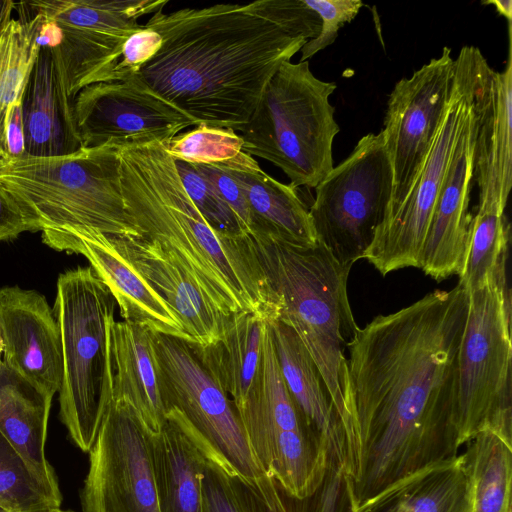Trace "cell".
Returning <instances> with one entry per match:
<instances>
[{
    "instance_id": "cell-1",
    "label": "cell",
    "mask_w": 512,
    "mask_h": 512,
    "mask_svg": "<svg viewBox=\"0 0 512 512\" xmlns=\"http://www.w3.org/2000/svg\"><path fill=\"white\" fill-rule=\"evenodd\" d=\"M458 283L378 315L346 342L345 470L358 505L458 455V352L468 312Z\"/></svg>"
},
{
    "instance_id": "cell-2",
    "label": "cell",
    "mask_w": 512,
    "mask_h": 512,
    "mask_svg": "<svg viewBox=\"0 0 512 512\" xmlns=\"http://www.w3.org/2000/svg\"><path fill=\"white\" fill-rule=\"evenodd\" d=\"M146 25L162 44L135 76L195 127L236 132L277 69L308 41L238 4L160 10Z\"/></svg>"
},
{
    "instance_id": "cell-3",
    "label": "cell",
    "mask_w": 512,
    "mask_h": 512,
    "mask_svg": "<svg viewBox=\"0 0 512 512\" xmlns=\"http://www.w3.org/2000/svg\"><path fill=\"white\" fill-rule=\"evenodd\" d=\"M126 209L143 237L168 251L225 316L276 320L274 297L250 235L216 231L187 195L162 143L120 147Z\"/></svg>"
},
{
    "instance_id": "cell-4",
    "label": "cell",
    "mask_w": 512,
    "mask_h": 512,
    "mask_svg": "<svg viewBox=\"0 0 512 512\" xmlns=\"http://www.w3.org/2000/svg\"><path fill=\"white\" fill-rule=\"evenodd\" d=\"M251 238L279 304L277 319L290 326L307 349L344 429L343 346L358 328L347 295L351 267L340 264L319 242L305 245L271 233Z\"/></svg>"
},
{
    "instance_id": "cell-5",
    "label": "cell",
    "mask_w": 512,
    "mask_h": 512,
    "mask_svg": "<svg viewBox=\"0 0 512 512\" xmlns=\"http://www.w3.org/2000/svg\"><path fill=\"white\" fill-rule=\"evenodd\" d=\"M0 184L16 201L31 232L88 228L139 238L121 183L120 147H81L62 156L32 157L0 166Z\"/></svg>"
},
{
    "instance_id": "cell-6",
    "label": "cell",
    "mask_w": 512,
    "mask_h": 512,
    "mask_svg": "<svg viewBox=\"0 0 512 512\" xmlns=\"http://www.w3.org/2000/svg\"><path fill=\"white\" fill-rule=\"evenodd\" d=\"M116 301L91 266L60 274L53 312L62 347L60 420L88 453L112 398L109 326Z\"/></svg>"
},
{
    "instance_id": "cell-7",
    "label": "cell",
    "mask_w": 512,
    "mask_h": 512,
    "mask_svg": "<svg viewBox=\"0 0 512 512\" xmlns=\"http://www.w3.org/2000/svg\"><path fill=\"white\" fill-rule=\"evenodd\" d=\"M336 88L317 78L308 61L283 63L239 131L243 151L280 168L296 188H315L334 167L340 127L329 98Z\"/></svg>"
},
{
    "instance_id": "cell-8",
    "label": "cell",
    "mask_w": 512,
    "mask_h": 512,
    "mask_svg": "<svg viewBox=\"0 0 512 512\" xmlns=\"http://www.w3.org/2000/svg\"><path fill=\"white\" fill-rule=\"evenodd\" d=\"M166 418L173 420L205 459L249 485L271 508L283 488L257 461L238 412L195 356L188 342L151 332Z\"/></svg>"
},
{
    "instance_id": "cell-9",
    "label": "cell",
    "mask_w": 512,
    "mask_h": 512,
    "mask_svg": "<svg viewBox=\"0 0 512 512\" xmlns=\"http://www.w3.org/2000/svg\"><path fill=\"white\" fill-rule=\"evenodd\" d=\"M458 352L456 429L462 446L491 431L512 446L511 294L506 268L468 292Z\"/></svg>"
},
{
    "instance_id": "cell-10",
    "label": "cell",
    "mask_w": 512,
    "mask_h": 512,
    "mask_svg": "<svg viewBox=\"0 0 512 512\" xmlns=\"http://www.w3.org/2000/svg\"><path fill=\"white\" fill-rule=\"evenodd\" d=\"M237 412L263 470L290 495L311 496L323 480L329 457L286 387L268 321L255 381Z\"/></svg>"
},
{
    "instance_id": "cell-11",
    "label": "cell",
    "mask_w": 512,
    "mask_h": 512,
    "mask_svg": "<svg viewBox=\"0 0 512 512\" xmlns=\"http://www.w3.org/2000/svg\"><path fill=\"white\" fill-rule=\"evenodd\" d=\"M393 190L383 134L368 133L315 187L309 214L317 242L340 264L352 267L384 223Z\"/></svg>"
},
{
    "instance_id": "cell-12",
    "label": "cell",
    "mask_w": 512,
    "mask_h": 512,
    "mask_svg": "<svg viewBox=\"0 0 512 512\" xmlns=\"http://www.w3.org/2000/svg\"><path fill=\"white\" fill-rule=\"evenodd\" d=\"M476 49L465 45L454 59L451 96L429 153L405 199L378 229L363 257L383 276L420 266L432 212L472 105Z\"/></svg>"
},
{
    "instance_id": "cell-13",
    "label": "cell",
    "mask_w": 512,
    "mask_h": 512,
    "mask_svg": "<svg viewBox=\"0 0 512 512\" xmlns=\"http://www.w3.org/2000/svg\"><path fill=\"white\" fill-rule=\"evenodd\" d=\"M88 453L82 512H159L150 434L127 403L110 401Z\"/></svg>"
},
{
    "instance_id": "cell-14",
    "label": "cell",
    "mask_w": 512,
    "mask_h": 512,
    "mask_svg": "<svg viewBox=\"0 0 512 512\" xmlns=\"http://www.w3.org/2000/svg\"><path fill=\"white\" fill-rule=\"evenodd\" d=\"M453 78L454 59L451 49L444 47L439 57L400 79L389 95L381 130L394 178L387 217L405 199L429 153L451 96Z\"/></svg>"
},
{
    "instance_id": "cell-15",
    "label": "cell",
    "mask_w": 512,
    "mask_h": 512,
    "mask_svg": "<svg viewBox=\"0 0 512 512\" xmlns=\"http://www.w3.org/2000/svg\"><path fill=\"white\" fill-rule=\"evenodd\" d=\"M75 118L82 147L165 144L195 126L135 75L82 88L75 97Z\"/></svg>"
},
{
    "instance_id": "cell-16",
    "label": "cell",
    "mask_w": 512,
    "mask_h": 512,
    "mask_svg": "<svg viewBox=\"0 0 512 512\" xmlns=\"http://www.w3.org/2000/svg\"><path fill=\"white\" fill-rule=\"evenodd\" d=\"M48 247L84 256L111 292L124 321L191 343L181 321L132 264L117 236L88 228L41 231Z\"/></svg>"
},
{
    "instance_id": "cell-17",
    "label": "cell",
    "mask_w": 512,
    "mask_h": 512,
    "mask_svg": "<svg viewBox=\"0 0 512 512\" xmlns=\"http://www.w3.org/2000/svg\"><path fill=\"white\" fill-rule=\"evenodd\" d=\"M473 109L478 206L505 210L512 187V22H508V56L504 70L495 71L477 48Z\"/></svg>"
},
{
    "instance_id": "cell-18",
    "label": "cell",
    "mask_w": 512,
    "mask_h": 512,
    "mask_svg": "<svg viewBox=\"0 0 512 512\" xmlns=\"http://www.w3.org/2000/svg\"><path fill=\"white\" fill-rule=\"evenodd\" d=\"M40 46L23 91L27 156L54 157L79 150L75 97L70 92L57 24L45 18Z\"/></svg>"
},
{
    "instance_id": "cell-19",
    "label": "cell",
    "mask_w": 512,
    "mask_h": 512,
    "mask_svg": "<svg viewBox=\"0 0 512 512\" xmlns=\"http://www.w3.org/2000/svg\"><path fill=\"white\" fill-rule=\"evenodd\" d=\"M3 362L53 397L62 382V347L53 309L41 293L19 286L0 289Z\"/></svg>"
},
{
    "instance_id": "cell-20",
    "label": "cell",
    "mask_w": 512,
    "mask_h": 512,
    "mask_svg": "<svg viewBox=\"0 0 512 512\" xmlns=\"http://www.w3.org/2000/svg\"><path fill=\"white\" fill-rule=\"evenodd\" d=\"M475 115L473 97L455 145L424 240L420 266L436 281L459 275L467 254L472 216Z\"/></svg>"
},
{
    "instance_id": "cell-21",
    "label": "cell",
    "mask_w": 512,
    "mask_h": 512,
    "mask_svg": "<svg viewBox=\"0 0 512 512\" xmlns=\"http://www.w3.org/2000/svg\"><path fill=\"white\" fill-rule=\"evenodd\" d=\"M132 264L162 296L181 321L190 344L217 340L230 317H225L182 265L157 242L117 237Z\"/></svg>"
},
{
    "instance_id": "cell-22",
    "label": "cell",
    "mask_w": 512,
    "mask_h": 512,
    "mask_svg": "<svg viewBox=\"0 0 512 512\" xmlns=\"http://www.w3.org/2000/svg\"><path fill=\"white\" fill-rule=\"evenodd\" d=\"M111 400L125 402L150 435L166 421L159 366L151 332L126 321L109 326Z\"/></svg>"
},
{
    "instance_id": "cell-23",
    "label": "cell",
    "mask_w": 512,
    "mask_h": 512,
    "mask_svg": "<svg viewBox=\"0 0 512 512\" xmlns=\"http://www.w3.org/2000/svg\"><path fill=\"white\" fill-rule=\"evenodd\" d=\"M268 323L280 371L294 403L325 447L329 459L345 469L344 429L313 359L290 326L278 319Z\"/></svg>"
},
{
    "instance_id": "cell-24",
    "label": "cell",
    "mask_w": 512,
    "mask_h": 512,
    "mask_svg": "<svg viewBox=\"0 0 512 512\" xmlns=\"http://www.w3.org/2000/svg\"><path fill=\"white\" fill-rule=\"evenodd\" d=\"M240 183L250 212V236L271 233L305 245L317 243L309 208L292 184H283L265 173L244 151L219 163Z\"/></svg>"
},
{
    "instance_id": "cell-25",
    "label": "cell",
    "mask_w": 512,
    "mask_h": 512,
    "mask_svg": "<svg viewBox=\"0 0 512 512\" xmlns=\"http://www.w3.org/2000/svg\"><path fill=\"white\" fill-rule=\"evenodd\" d=\"M51 396L0 363V433L32 471L61 494L54 468L45 456Z\"/></svg>"
},
{
    "instance_id": "cell-26",
    "label": "cell",
    "mask_w": 512,
    "mask_h": 512,
    "mask_svg": "<svg viewBox=\"0 0 512 512\" xmlns=\"http://www.w3.org/2000/svg\"><path fill=\"white\" fill-rule=\"evenodd\" d=\"M359 512H472L461 454L421 469L359 505Z\"/></svg>"
},
{
    "instance_id": "cell-27",
    "label": "cell",
    "mask_w": 512,
    "mask_h": 512,
    "mask_svg": "<svg viewBox=\"0 0 512 512\" xmlns=\"http://www.w3.org/2000/svg\"><path fill=\"white\" fill-rule=\"evenodd\" d=\"M266 322L256 313H234L217 340L205 346L189 343L202 366L230 398L236 410L246 401L255 381Z\"/></svg>"
},
{
    "instance_id": "cell-28",
    "label": "cell",
    "mask_w": 512,
    "mask_h": 512,
    "mask_svg": "<svg viewBox=\"0 0 512 512\" xmlns=\"http://www.w3.org/2000/svg\"><path fill=\"white\" fill-rule=\"evenodd\" d=\"M159 512H204L202 475L206 459L170 418L150 435Z\"/></svg>"
},
{
    "instance_id": "cell-29",
    "label": "cell",
    "mask_w": 512,
    "mask_h": 512,
    "mask_svg": "<svg viewBox=\"0 0 512 512\" xmlns=\"http://www.w3.org/2000/svg\"><path fill=\"white\" fill-rule=\"evenodd\" d=\"M168 0H37L15 2L23 14L42 13L59 27L97 34H132L144 15L164 9Z\"/></svg>"
},
{
    "instance_id": "cell-30",
    "label": "cell",
    "mask_w": 512,
    "mask_h": 512,
    "mask_svg": "<svg viewBox=\"0 0 512 512\" xmlns=\"http://www.w3.org/2000/svg\"><path fill=\"white\" fill-rule=\"evenodd\" d=\"M461 454L472 491V512H511L512 446L491 431L471 438Z\"/></svg>"
},
{
    "instance_id": "cell-31",
    "label": "cell",
    "mask_w": 512,
    "mask_h": 512,
    "mask_svg": "<svg viewBox=\"0 0 512 512\" xmlns=\"http://www.w3.org/2000/svg\"><path fill=\"white\" fill-rule=\"evenodd\" d=\"M510 224L505 210L496 206H478L472 216L467 254L459 283L468 291L488 284L506 267Z\"/></svg>"
},
{
    "instance_id": "cell-32",
    "label": "cell",
    "mask_w": 512,
    "mask_h": 512,
    "mask_svg": "<svg viewBox=\"0 0 512 512\" xmlns=\"http://www.w3.org/2000/svg\"><path fill=\"white\" fill-rule=\"evenodd\" d=\"M12 19L0 33V115L22 94L40 46L41 13Z\"/></svg>"
},
{
    "instance_id": "cell-33",
    "label": "cell",
    "mask_w": 512,
    "mask_h": 512,
    "mask_svg": "<svg viewBox=\"0 0 512 512\" xmlns=\"http://www.w3.org/2000/svg\"><path fill=\"white\" fill-rule=\"evenodd\" d=\"M53 492L0 433V506L7 512H45L60 507Z\"/></svg>"
},
{
    "instance_id": "cell-34",
    "label": "cell",
    "mask_w": 512,
    "mask_h": 512,
    "mask_svg": "<svg viewBox=\"0 0 512 512\" xmlns=\"http://www.w3.org/2000/svg\"><path fill=\"white\" fill-rule=\"evenodd\" d=\"M174 159L192 164H219L243 152L239 134L227 128L196 126L163 144Z\"/></svg>"
},
{
    "instance_id": "cell-35",
    "label": "cell",
    "mask_w": 512,
    "mask_h": 512,
    "mask_svg": "<svg viewBox=\"0 0 512 512\" xmlns=\"http://www.w3.org/2000/svg\"><path fill=\"white\" fill-rule=\"evenodd\" d=\"M174 162L187 195L210 226L231 236L249 235L238 216L192 163L178 159Z\"/></svg>"
},
{
    "instance_id": "cell-36",
    "label": "cell",
    "mask_w": 512,
    "mask_h": 512,
    "mask_svg": "<svg viewBox=\"0 0 512 512\" xmlns=\"http://www.w3.org/2000/svg\"><path fill=\"white\" fill-rule=\"evenodd\" d=\"M244 6L295 37L310 40L319 34L320 19L304 0H259Z\"/></svg>"
},
{
    "instance_id": "cell-37",
    "label": "cell",
    "mask_w": 512,
    "mask_h": 512,
    "mask_svg": "<svg viewBox=\"0 0 512 512\" xmlns=\"http://www.w3.org/2000/svg\"><path fill=\"white\" fill-rule=\"evenodd\" d=\"M320 19L319 34L301 48L300 62L307 61L319 51L331 45L338 31L351 22L363 7L361 0H304Z\"/></svg>"
},
{
    "instance_id": "cell-38",
    "label": "cell",
    "mask_w": 512,
    "mask_h": 512,
    "mask_svg": "<svg viewBox=\"0 0 512 512\" xmlns=\"http://www.w3.org/2000/svg\"><path fill=\"white\" fill-rule=\"evenodd\" d=\"M162 38L148 25H141L124 42L120 55L97 78L96 83L124 81L140 70L159 50Z\"/></svg>"
},
{
    "instance_id": "cell-39",
    "label": "cell",
    "mask_w": 512,
    "mask_h": 512,
    "mask_svg": "<svg viewBox=\"0 0 512 512\" xmlns=\"http://www.w3.org/2000/svg\"><path fill=\"white\" fill-rule=\"evenodd\" d=\"M307 512H359L352 480L335 460L329 459L322 482L307 497Z\"/></svg>"
},
{
    "instance_id": "cell-40",
    "label": "cell",
    "mask_w": 512,
    "mask_h": 512,
    "mask_svg": "<svg viewBox=\"0 0 512 512\" xmlns=\"http://www.w3.org/2000/svg\"><path fill=\"white\" fill-rule=\"evenodd\" d=\"M230 206L250 235V212L240 183L220 164H193Z\"/></svg>"
},
{
    "instance_id": "cell-41",
    "label": "cell",
    "mask_w": 512,
    "mask_h": 512,
    "mask_svg": "<svg viewBox=\"0 0 512 512\" xmlns=\"http://www.w3.org/2000/svg\"><path fill=\"white\" fill-rule=\"evenodd\" d=\"M22 99L23 92L0 115V166L27 155Z\"/></svg>"
},
{
    "instance_id": "cell-42",
    "label": "cell",
    "mask_w": 512,
    "mask_h": 512,
    "mask_svg": "<svg viewBox=\"0 0 512 512\" xmlns=\"http://www.w3.org/2000/svg\"><path fill=\"white\" fill-rule=\"evenodd\" d=\"M204 512H240L229 476L217 465L206 461L202 475Z\"/></svg>"
},
{
    "instance_id": "cell-43",
    "label": "cell",
    "mask_w": 512,
    "mask_h": 512,
    "mask_svg": "<svg viewBox=\"0 0 512 512\" xmlns=\"http://www.w3.org/2000/svg\"><path fill=\"white\" fill-rule=\"evenodd\" d=\"M229 481L240 512H307V498L298 499L284 490L280 505L271 508L240 479L229 477Z\"/></svg>"
},
{
    "instance_id": "cell-44",
    "label": "cell",
    "mask_w": 512,
    "mask_h": 512,
    "mask_svg": "<svg viewBox=\"0 0 512 512\" xmlns=\"http://www.w3.org/2000/svg\"><path fill=\"white\" fill-rule=\"evenodd\" d=\"M29 231L30 226L22 210L0 184V241L17 238L21 233Z\"/></svg>"
},
{
    "instance_id": "cell-45",
    "label": "cell",
    "mask_w": 512,
    "mask_h": 512,
    "mask_svg": "<svg viewBox=\"0 0 512 512\" xmlns=\"http://www.w3.org/2000/svg\"><path fill=\"white\" fill-rule=\"evenodd\" d=\"M482 4L495 6L497 12L504 16L508 22H512V2L511 0H487Z\"/></svg>"
},
{
    "instance_id": "cell-46",
    "label": "cell",
    "mask_w": 512,
    "mask_h": 512,
    "mask_svg": "<svg viewBox=\"0 0 512 512\" xmlns=\"http://www.w3.org/2000/svg\"><path fill=\"white\" fill-rule=\"evenodd\" d=\"M15 9V2L11 0H0V33L12 20V11Z\"/></svg>"
},
{
    "instance_id": "cell-47",
    "label": "cell",
    "mask_w": 512,
    "mask_h": 512,
    "mask_svg": "<svg viewBox=\"0 0 512 512\" xmlns=\"http://www.w3.org/2000/svg\"><path fill=\"white\" fill-rule=\"evenodd\" d=\"M45 512H74V511H70V510H62L60 507H54V508H51Z\"/></svg>"
},
{
    "instance_id": "cell-48",
    "label": "cell",
    "mask_w": 512,
    "mask_h": 512,
    "mask_svg": "<svg viewBox=\"0 0 512 512\" xmlns=\"http://www.w3.org/2000/svg\"><path fill=\"white\" fill-rule=\"evenodd\" d=\"M3 352V342H2V338H1V335H0V363L2 362L1 360V354Z\"/></svg>"
},
{
    "instance_id": "cell-49",
    "label": "cell",
    "mask_w": 512,
    "mask_h": 512,
    "mask_svg": "<svg viewBox=\"0 0 512 512\" xmlns=\"http://www.w3.org/2000/svg\"><path fill=\"white\" fill-rule=\"evenodd\" d=\"M0 512H7V511L0 506Z\"/></svg>"
}]
</instances>
